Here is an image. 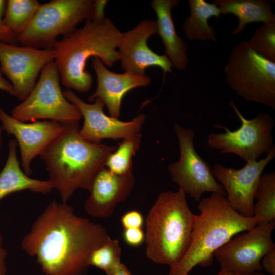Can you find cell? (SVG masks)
I'll return each instance as SVG.
<instances>
[{
	"instance_id": "6da1fadb",
	"label": "cell",
	"mask_w": 275,
	"mask_h": 275,
	"mask_svg": "<svg viewBox=\"0 0 275 275\" xmlns=\"http://www.w3.org/2000/svg\"><path fill=\"white\" fill-rule=\"evenodd\" d=\"M109 235L105 227L52 200L32 223L21 247L35 257L45 275H87L90 253Z\"/></svg>"
},
{
	"instance_id": "7a4b0ae2",
	"label": "cell",
	"mask_w": 275,
	"mask_h": 275,
	"mask_svg": "<svg viewBox=\"0 0 275 275\" xmlns=\"http://www.w3.org/2000/svg\"><path fill=\"white\" fill-rule=\"evenodd\" d=\"M62 124V133L39 155L46 166L48 180L62 202L67 203L76 190H90L107 157L117 147L82 139L78 121Z\"/></svg>"
},
{
	"instance_id": "3957f363",
	"label": "cell",
	"mask_w": 275,
	"mask_h": 275,
	"mask_svg": "<svg viewBox=\"0 0 275 275\" xmlns=\"http://www.w3.org/2000/svg\"><path fill=\"white\" fill-rule=\"evenodd\" d=\"M121 34L106 18L101 22L87 20L82 27L58 40L52 48L63 85L69 90L89 91L93 79L86 69L87 60L97 57L104 65L112 67L119 60L116 48Z\"/></svg>"
},
{
	"instance_id": "277c9868",
	"label": "cell",
	"mask_w": 275,
	"mask_h": 275,
	"mask_svg": "<svg viewBox=\"0 0 275 275\" xmlns=\"http://www.w3.org/2000/svg\"><path fill=\"white\" fill-rule=\"evenodd\" d=\"M189 246L181 259L170 267L168 275H188L195 266H210L215 252L238 234L257 225L254 217L242 216L226 197L212 193L199 201Z\"/></svg>"
},
{
	"instance_id": "5b68a950",
	"label": "cell",
	"mask_w": 275,
	"mask_h": 275,
	"mask_svg": "<svg viewBox=\"0 0 275 275\" xmlns=\"http://www.w3.org/2000/svg\"><path fill=\"white\" fill-rule=\"evenodd\" d=\"M195 216L183 190L161 193L144 223L147 257L170 267L176 265L189 246Z\"/></svg>"
},
{
	"instance_id": "8992f818",
	"label": "cell",
	"mask_w": 275,
	"mask_h": 275,
	"mask_svg": "<svg viewBox=\"0 0 275 275\" xmlns=\"http://www.w3.org/2000/svg\"><path fill=\"white\" fill-rule=\"evenodd\" d=\"M231 89L246 100L275 109V62L242 41L232 49L224 69Z\"/></svg>"
},
{
	"instance_id": "52a82bcc",
	"label": "cell",
	"mask_w": 275,
	"mask_h": 275,
	"mask_svg": "<svg viewBox=\"0 0 275 275\" xmlns=\"http://www.w3.org/2000/svg\"><path fill=\"white\" fill-rule=\"evenodd\" d=\"M93 0H52L41 4L25 29L16 37L22 46L52 48L59 36L68 35L90 20Z\"/></svg>"
},
{
	"instance_id": "ba28073f",
	"label": "cell",
	"mask_w": 275,
	"mask_h": 275,
	"mask_svg": "<svg viewBox=\"0 0 275 275\" xmlns=\"http://www.w3.org/2000/svg\"><path fill=\"white\" fill-rule=\"evenodd\" d=\"M60 74L54 61L42 70L38 81L28 96L11 111V116L23 122L49 119L61 124L79 121L82 115L64 96Z\"/></svg>"
},
{
	"instance_id": "9c48e42d",
	"label": "cell",
	"mask_w": 275,
	"mask_h": 275,
	"mask_svg": "<svg viewBox=\"0 0 275 275\" xmlns=\"http://www.w3.org/2000/svg\"><path fill=\"white\" fill-rule=\"evenodd\" d=\"M230 106L241 121V126L231 131L226 126L215 124L213 127L225 132L210 133L207 138L209 147L219 151L221 154H235L245 161L258 160L275 148L272 135L275 122L271 115L260 112L255 118L247 119L233 101Z\"/></svg>"
},
{
	"instance_id": "30bf717a",
	"label": "cell",
	"mask_w": 275,
	"mask_h": 275,
	"mask_svg": "<svg viewBox=\"0 0 275 275\" xmlns=\"http://www.w3.org/2000/svg\"><path fill=\"white\" fill-rule=\"evenodd\" d=\"M174 130L178 139L180 156L177 161L168 166L173 181L186 195L197 201L201 199L206 192L226 197L223 186L214 178L210 165L198 154L195 148L193 130L175 123Z\"/></svg>"
},
{
	"instance_id": "8fae6325",
	"label": "cell",
	"mask_w": 275,
	"mask_h": 275,
	"mask_svg": "<svg viewBox=\"0 0 275 275\" xmlns=\"http://www.w3.org/2000/svg\"><path fill=\"white\" fill-rule=\"evenodd\" d=\"M275 220L257 225L232 238L214 253L221 267L246 274L263 269V257L275 248L271 234Z\"/></svg>"
},
{
	"instance_id": "7c38bea8",
	"label": "cell",
	"mask_w": 275,
	"mask_h": 275,
	"mask_svg": "<svg viewBox=\"0 0 275 275\" xmlns=\"http://www.w3.org/2000/svg\"><path fill=\"white\" fill-rule=\"evenodd\" d=\"M54 58L53 48L39 49L0 42V67L21 101L28 96L39 73Z\"/></svg>"
},
{
	"instance_id": "4fadbf2b",
	"label": "cell",
	"mask_w": 275,
	"mask_h": 275,
	"mask_svg": "<svg viewBox=\"0 0 275 275\" xmlns=\"http://www.w3.org/2000/svg\"><path fill=\"white\" fill-rule=\"evenodd\" d=\"M275 157V148L259 160H250L236 169L215 163L212 174L223 186L231 207L243 216H254V200L262 172Z\"/></svg>"
},
{
	"instance_id": "5bb4252c",
	"label": "cell",
	"mask_w": 275,
	"mask_h": 275,
	"mask_svg": "<svg viewBox=\"0 0 275 275\" xmlns=\"http://www.w3.org/2000/svg\"><path fill=\"white\" fill-rule=\"evenodd\" d=\"M65 98L79 110L84 122L78 134L82 139L93 143H101L104 139L118 140L127 139L140 133L146 116L141 114L130 121H122L106 116L103 112L104 103L96 98L92 104L79 98L71 90L63 92Z\"/></svg>"
},
{
	"instance_id": "9a60e30c",
	"label": "cell",
	"mask_w": 275,
	"mask_h": 275,
	"mask_svg": "<svg viewBox=\"0 0 275 275\" xmlns=\"http://www.w3.org/2000/svg\"><path fill=\"white\" fill-rule=\"evenodd\" d=\"M156 34V21L151 19L143 20L133 29L121 34L118 53L125 72L144 75L145 70L153 66L160 68L164 75L172 72L173 66L167 56L155 53L148 46V39Z\"/></svg>"
},
{
	"instance_id": "2e32d148",
	"label": "cell",
	"mask_w": 275,
	"mask_h": 275,
	"mask_svg": "<svg viewBox=\"0 0 275 275\" xmlns=\"http://www.w3.org/2000/svg\"><path fill=\"white\" fill-rule=\"evenodd\" d=\"M0 122L3 130L12 134L19 145L23 171L32 174V160L40 154L62 132L63 125L52 121H36L25 123L18 121L7 113L0 106Z\"/></svg>"
},
{
	"instance_id": "e0dca14e",
	"label": "cell",
	"mask_w": 275,
	"mask_h": 275,
	"mask_svg": "<svg viewBox=\"0 0 275 275\" xmlns=\"http://www.w3.org/2000/svg\"><path fill=\"white\" fill-rule=\"evenodd\" d=\"M134 182L132 172L118 175L103 168L93 181L84 204L85 210L94 217L111 216L117 205L129 196Z\"/></svg>"
},
{
	"instance_id": "ac0fdd59",
	"label": "cell",
	"mask_w": 275,
	"mask_h": 275,
	"mask_svg": "<svg viewBox=\"0 0 275 275\" xmlns=\"http://www.w3.org/2000/svg\"><path fill=\"white\" fill-rule=\"evenodd\" d=\"M92 67L96 75L97 85L95 91L88 100L93 102L96 98L100 99L106 106L111 117L113 118L119 117L123 98L128 92L151 83L150 77L146 75L112 72L97 57H94L92 60Z\"/></svg>"
},
{
	"instance_id": "d6986e66",
	"label": "cell",
	"mask_w": 275,
	"mask_h": 275,
	"mask_svg": "<svg viewBox=\"0 0 275 275\" xmlns=\"http://www.w3.org/2000/svg\"><path fill=\"white\" fill-rule=\"evenodd\" d=\"M177 0H153L151 6L157 16V34L161 37L166 49V55L173 67L185 70L188 62L187 44L177 34L172 17V9Z\"/></svg>"
},
{
	"instance_id": "ffe728a7",
	"label": "cell",
	"mask_w": 275,
	"mask_h": 275,
	"mask_svg": "<svg viewBox=\"0 0 275 275\" xmlns=\"http://www.w3.org/2000/svg\"><path fill=\"white\" fill-rule=\"evenodd\" d=\"M17 147L16 139L9 140L8 158L0 172V201L12 193L23 190L43 195L50 193L53 186L48 180L31 178L22 171L17 157Z\"/></svg>"
},
{
	"instance_id": "44dd1931",
	"label": "cell",
	"mask_w": 275,
	"mask_h": 275,
	"mask_svg": "<svg viewBox=\"0 0 275 275\" xmlns=\"http://www.w3.org/2000/svg\"><path fill=\"white\" fill-rule=\"evenodd\" d=\"M213 3L219 8L222 14H232L238 18V24L232 32L234 35L241 33L249 23L275 21L269 1L215 0Z\"/></svg>"
},
{
	"instance_id": "7402d4cb",
	"label": "cell",
	"mask_w": 275,
	"mask_h": 275,
	"mask_svg": "<svg viewBox=\"0 0 275 275\" xmlns=\"http://www.w3.org/2000/svg\"><path fill=\"white\" fill-rule=\"evenodd\" d=\"M190 15L182 24V29L190 41L216 42V33L208 24L211 17H219L222 12L214 4L204 0H189Z\"/></svg>"
},
{
	"instance_id": "603a6c76",
	"label": "cell",
	"mask_w": 275,
	"mask_h": 275,
	"mask_svg": "<svg viewBox=\"0 0 275 275\" xmlns=\"http://www.w3.org/2000/svg\"><path fill=\"white\" fill-rule=\"evenodd\" d=\"M254 216L257 225L275 220V173L262 174L256 194Z\"/></svg>"
},
{
	"instance_id": "cb8c5ba5",
	"label": "cell",
	"mask_w": 275,
	"mask_h": 275,
	"mask_svg": "<svg viewBox=\"0 0 275 275\" xmlns=\"http://www.w3.org/2000/svg\"><path fill=\"white\" fill-rule=\"evenodd\" d=\"M41 4L36 0H8L3 18L4 25L16 36L28 25Z\"/></svg>"
},
{
	"instance_id": "d4e9b609",
	"label": "cell",
	"mask_w": 275,
	"mask_h": 275,
	"mask_svg": "<svg viewBox=\"0 0 275 275\" xmlns=\"http://www.w3.org/2000/svg\"><path fill=\"white\" fill-rule=\"evenodd\" d=\"M141 139L139 133L119 142L117 148L107 157L105 167L118 175L132 172V158L140 148Z\"/></svg>"
},
{
	"instance_id": "484cf974",
	"label": "cell",
	"mask_w": 275,
	"mask_h": 275,
	"mask_svg": "<svg viewBox=\"0 0 275 275\" xmlns=\"http://www.w3.org/2000/svg\"><path fill=\"white\" fill-rule=\"evenodd\" d=\"M121 251L119 240L109 236L101 245L90 253L87 264L89 267H96L109 275L115 266L121 262Z\"/></svg>"
},
{
	"instance_id": "4316f807",
	"label": "cell",
	"mask_w": 275,
	"mask_h": 275,
	"mask_svg": "<svg viewBox=\"0 0 275 275\" xmlns=\"http://www.w3.org/2000/svg\"><path fill=\"white\" fill-rule=\"evenodd\" d=\"M248 42L259 54L275 62V21L264 23Z\"/></svg>"
},
{
	"instance_id": "83f0119b",
	"label": "cell",
	"mask_w": 275,
	"mask_h": 275,
	"mask_svg": "<svg viewBox=\"0 0 275 275\" xmlns=\"http://www.w3.org/2000/svg\"><path fill=\"white\" fill-rule=\"evenodd\" d=\"M144 223L143 214L135 210L128 211L121 218V223L124 229L142 228Z\"/></svg>"
},
{
	"instance_id": "f1b7e54d",
	"label": "cell",
	"mask_w": 275,
	"mask_h": 275,
	"mask_svg": "<svg viewBox=\"0 0 275 275\" xmlns=\"http://www.w3.org/2000/svg\"><path fill=\"white\" fill-rule=\"evenodd\" d=\"M123 238L127 245L132 247H137L145 241V232L142 228L124 229Z\"/></svg>"
},
{
	"instance_id": "f546056e",
	"label": "cell",
	"mask_w": 275,
	"mask_h": 275,
	"mask_svg": "<svg viewBox=\"0 0 275 275\" xmlns=\"http://www.w3.org/2000/svg\"><path fill=\"white\" fill-rule=\"evenodd\" d=\"M7 1L0 0V42L16 45L18 43L16 35L8 29L3 22Z\"/></svg>"
},
{
	"instance_id": "4dcf8cb0",
	"label": "cell",
	"mask_w": 275,
	"mask_h": 275,
	"mask_svg": "<svg viewBox=\"0 0 275 275\" xmlns=\"http://www.w3.org/2000/svg\"><path fill=\"white\" fill-rule=\"evenodd\" d=\"M108 1L106 0L93 1L90 15V20L95 22H101L105 17V9Z\"/></svg>"
},
{
	"instance_id": "1f68e13d",
	"label": "cell",
	"mask_w": 275,
	"mask_h": 275,
	"mask_svg": "<svg viewBox=\"0 0 275 275\" xmlns=\"http://www.w3.org/2000/svg\"><path fill=\"white\" fill-rule=\"evenodd\" d=\"M262 268L270 275H275V248L268 252L261 262Z\"/></svg>"
},
{
	"instance_id": "d6a6232c",
	"label": "cell",
	"mask_w": 275,
	"mask_h": 275,
	"mask_svg": "<svg viewBox=\"0 0 275 275\" xmlns=\"http://www.w3.org/2000/svg\"><path fill=\"white\" fill-rule=\"evenodd\" d=\"M4 238L0 232V275H7L6 259L8 253L4 244Z\"/></svg>"
},
{
	"instance_id": "836d02e7",
	"label": "cell",
	"mask_w": 275,
	"mask_h": 275,
	"mask_svg": "<svg viewBox=\"0 0 275 275\" xmlns=\"http://www.w3.org/2000/svg\"><path fill=\"white\" fill-rule=\"evenodd\" d=\"M0 90L3 91L8 93L13 96L16 97L15 90L3 74L1 68L0 67Z\"/></svg>"
},
{
	"instance_id": "e575fe53",
	"label": "cell",
	"mask_w": 275,
	"mask_h": 275,
	"mask_svg": "<svg viewBox=\"0 0 275 275\" xmlns=\"http://www.w3.org/2000/svg\"><path fill=\"white\" fill-rule=\"evenodd\" d=\"M109 275H132L126 266L122 262L111 271Z\"/></svg>"
},
{
	"instance_id": "d590c367",
	"label": "cell",
	"mask_w": 275,
	"mask_h": 275,
	"mask_svg": "<svg viewBox=\"0 0 275 275\" xmlns=\"http://www.w3.org/2000/svg\"><path fill=\"white\" fill-rule=\"evenodd\" d=\"M216 275H245V274L234 271L229 269L221 267L219 271Z\"/></svg>"
},
{
	"instance_id": "8d00e7d4",
	"label": "cell",
	"mask_w": 275,
	"mask_h": 275,
	"mask_svg": "<svg viewBox=\"0 0 275 275\" xmlns=\"http://www.w3.org/2000/svg\"><path fill=\"white\" fill-rule=\"evenodd\" d=\"M3 128L1 126V125H0V150L1 149V148H2V132H3Z\"/></svg>"
},
{
	"instance_id": "74e56055",
	"label": "cell",
	"mask_w": 275,
	"mask_h": 275,
	"mask_svg": "<svg viewBox=\"0 0 275 275\" xmlns=\"http://www.w3.org/2000/svg\"><path fill=\"white\" fill-rule=\"evenodd\" d=\"M245 275H266L262 273L258 272L257 271L252 272Z\"/></svg>"
}]
</instances>
